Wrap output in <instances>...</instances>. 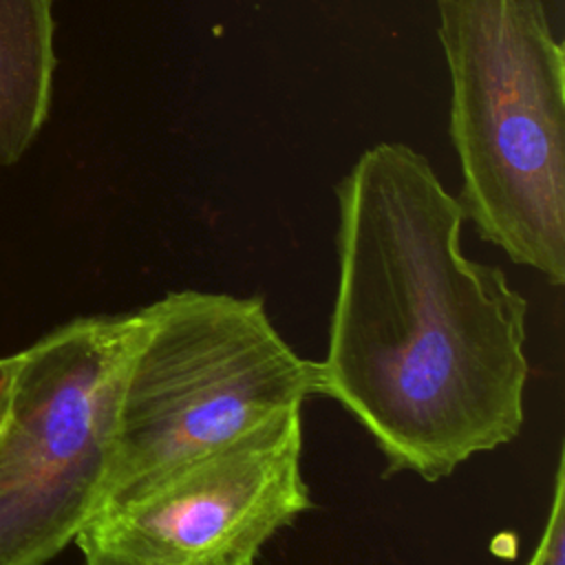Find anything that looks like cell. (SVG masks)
I'll return each instance as SVG.
<instances>
[{
    "label": "cell",
    "instance_id": "obj_6",
    "mask_svg": "<svg viewBox=\"0 0 565 565\" xmlns=\"http://www.w3.org/2000/svg\"><path fill=\"white\" fill-rule=\"evenodd\" d=\"M55 0H0V168L44 128L53 97Z\"/></svg>",
    "mask_w": 565,
    "mask_h": 565
},
{
    "label": "cell",
    "instance_id": "obj_4",
    "mask_svg": "<svg viewBox=\"0 0 565 565\" xmlns=\"http://www.w3.org/2000/svg\"><path fill=\"white\" fill-rule=\"evenodd\" d=\"M146 307L73 318L24 351L0 415V565H46L106 499Z\"/></svg>",
    "mask_w": 565,
    "mask_h": 565
},
{
    "label": "cell",
    "instance_id": "obj_3",
    "mask_svg": "<svg viewBox=\"0 0 565 565\" xmlns=\"http://www.w3.org/2000/svg\"><path fill=\"white\" fill-rule=\"evenodd\" d=\"M143 307L104 503L320 395L318 362L287 344L258 296L181 289Z\"/></svg>",
    "mask_w": 565,
    "mask_h": 565
},
{
    "label": "cell",
    "instance_id": "obj_5",
    "mask_svg": "<svg viewBox=\"0 0 565 565\" xmlns=\"http://www.w3.org/2000/svg\"><path fill=\"white\" fill-rule=\"evenodd\" d=\"M302 408L110 497L75 536L84 565H254L313 503Z\"/></svg>",
    "mask_w": 565,
    "mask_h": 565
},
{
    "label": "cell",
    "instance_id": "obj_7",
    "mask_svg": "<svg viewBox=\"0 0 565 565\" xmlns=\"http://www.w3.org/2000/svg\"><path fill=\"white\" fill-rule=\"evenodd\" d=\"M525 565H565V452H558L550 512L532 558Z\"/></svg>",
    "mask_w": 565,
    "mask_h": 565
},
{
    "label": "cell",
    "instance_id": "obj_8",
    "mask_svg": "<svg viewBox=\"0 0 565 565\" xmlns=\"http://www.w3.org/2000/svg\"><path fill=\"white\" fill-rule=\"evenodd\" d=\"M15 362H18L15 355L0 358V415H2V408H4V399H7V393H9V384H11Z\"/></svg>",
    "mask_w": 565,
    "mask_h": 565
},
{
    "label": "cell",
    "instance_id": "obj_2",
    "mask_svg": "<svg viewBox=\"0 0 565 565\" xmlns=\"http://www.w3.org/2000/svg\"><path fill=\"white\" fill-rule=\"evenodd\" d=\"M466 221L565 285V51L541 0H437Z\"/></svg>",
    "mask_w": 565,
    "mask_h": 565
},
{
    "label": "cell",
    "instance_id": "obj_1",
    "mask_svg": "<svg viewBox=\"0 0 565 565\" xmlns=\"http://www.w3.org/2000/svg\"><path fill=\"white\" fill-rule=\"evenodd\" d=\"M335 194L320 395L371 435L388 475L439 481L523 428L527 300L463 254V207L411 146L364 150Z\"/></svg>",
    "mask_w": 565,
    "mask_h": 565
}]
</instances>
